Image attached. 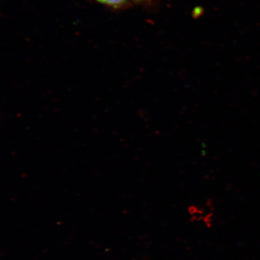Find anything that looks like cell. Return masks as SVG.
<instances>
[{
    "label": "cell",
    "mask_w": 260,
    "mask_h": 260,
    "mask_svg": "<svg viewBox=\"0 0 260 260\" xmlns=\"http://www.w3.org/2000/svg\"><path fill=\"white\" fill-rule=\"evenodd\" d=\"M101 3H104V4L107 5H118L123 3L124 0H98Z\"/></svg>",
    "instance_id": "cell-1"
},
{
    "label": "cell",
    "mask_w": 260,
    "mask_h": 260,
    "mask_svg": "<svg viewBox=\"0 0 260 260\" xmlns=\"http://www.w3.org/2000/svg\"><path fill=\"white\" fill-rule=\"evenodd\" d=\"M138 1H143V0H138Z\"/></svg>",
    "instance_id": "cell-2"
}]
</instances>
